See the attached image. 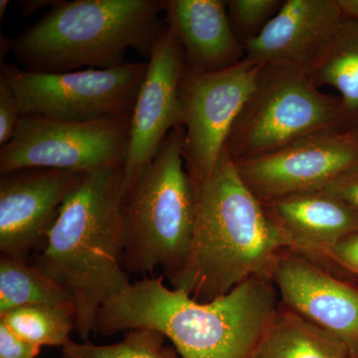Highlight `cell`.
<instances>
[{
  "mask_svg": "<svg viewBox=\"0 0 358 358\" xmlns=\"http://www.w3.org/2000/svg\"><path fill=\"white\" fill-rule=\"evenodd\" d=\"M164 278L143 277L106 301L95 334L152 329L164 334L181 358H252L281 307L270 277L250 278L205 303L169 289Z\"/></svg>",
  "mask_w": 358,
  "mask_h": 358,
  "instance_id": "6da1fadb",
  "label": "cell"
},
{
  "mask_svg": "<svg viewBox=\"0 0 358 358\" xmlns=\"http://www.w3.org/2000/svg\"><path fill=\"white\" fill-rule=\"evenodd\" d=\"M353 134V136H355V138H357V140H358V131H357V133H355V134Z\"/></svg>",
  "mask_w": 358,
  "mask_h": 358,
  "instance_id": "f546056e",
  "label": "cell"
},
{
  "mask_svg": "<svg viewBox=\"0 0 358 358\" xmlns=\"http://www.w3.org/2000/svg\"><path fill=\"white\" fill-rule=\"evenodd\" d=\"M20 119L15 94L6 80L0 77V147L13 140Z\"/></svg>",
  "mask_w": 358,
  "mask_h": 358,
  "instance_id": "603a6c76",
  "label": "cell"
},
{
  "mask_svg": "<svg viewBox=\"0 0 358 358\" xmlns=\"http://www.w3.org/2000/svg\"><path fill=\"white\" fill-rule=\"evenodd\" d=\"M272 280L285 307L358 352V288L292 251L278 259Z\"/></svg>",
  "mask_w": 358,
  "mask_h": 358,
  "instance_id": "4fadbf2b",
  "label": "cell"
},
{
  "mask_svg": "<svg viewBox=\"0 0 358 358\" xmlns=\"http://www.w3.org/2000/svg\"><path fill=\"white\" fill-rule=\"evenodd\" d=\"M343 13L336 0H285L263 32L245 46L256 64H285L310 74L333 41Z\"/></svg>",
  "mask_w": 358,
  "mask_h": 358,
  "instance_id": "5bb4252c",
  "label": "cell"
},
{
  "mask_svg": "<svg viewBox=\"0 0 358 358\" xmlns=\"http://www.w3.org/2000/svg\"><path fill=\"white\" fill-rule=\"evenodd\" d=\"M162 13L164 0H59L15 38L1 37V48L27 72L112 69L129 49L148 60L166 29Z\"/></svg>",
  "mask_w": 358,
  "mask_h": 358,
  "instance_id": "277c9868",
  "label": "cell"
},
{
  "mask_svg": "<svg viewBox=\"0 0 358 358\" xmlns=\"http://www.w3.org/2000/svg\"></svg>",
  "mask_w": 358,
  "mask_h": 358,
  "instance_id": "1f68e13d",
  "label": "cell"
},
{
  "mask_svg": "<svg viewBox=\"0 0 358 358\" xmlns=\"http://www.w3.org/2000/svg\"><path fill=\"white\" fill-rule=\"evenodd\" d=\"M59 358H181L167 338L152 329H136L126 333L119 343L95 345L71 341L61 348Z\"/></svg>",
  "mask_w": 358,
  "mask_h": 358,
  "instance_id": "44dd1931",
  "label": "cell"
},
{
  "mask_svg": "<svg viewBox=\"0 0 358 358\" xmlns=\"http://www.w3.org/2000/svg\"><path fill=\"white\" fill-rule=\"evenodd\" d=\"M252 358H352L345 343L281 303Z\"/></svg>",
  "mask_w": 358,
  "mask_h": 358,
  "instance_id": "e0dca14e",
  "label": "cell"
},
{
  "mask_svg": "<svg viewBox=\"0 0 358 358\" xmlns=\"http://www.w3.org/2000/svg\"><path fill=\"white\" fill-rule=\"evenodd\" d=\"M164 13L166 27L182 47L186 69L220 72L246 58L223 0H164Z\"/></svg>",
  "mask_w": 358,
  "mask_h": 358,
  "instance_id": "2e32d148",
  "label": "cell"
},
{
  "mask_svg": "<svg viewBox=\"0 0 358 358\" xmlns=\"http://www.w3.org/2000/svg\"><path fill=\"white\" fill-rule=\"evenodd\" d=\"M185 54L169 28L155 43L131 114V138L124 166V186L152 164L169 134L183 124L179 82Z\"/></svg>",
  "mask_w": 358,
  "mask_h": 358,
  "instance_id": "7c38bea8",
  "label": "cell"
},
{
  "mask_svg": "<svg viewBox=\"0 0 358 358\" xmlns=\"http://www.w3.org/2000/svg\"><path fill=\"white\" fill-rule=\"evenodd\" d=\"M194 186L196 216L185 267L169 281L194 300L210 301L250 278H272L288 240L254 196L224 148L213 173Z\"/></svg>",
  "mask_w": 358,
  "mask_h": 358,
  "instance_id": "7a4b0ae2",
  "label": "cell"
},
{
  "mask_svg": "<svg viewBox=\"0 0 358 358\" xmlns=\"http://www.w3.org/2000/svg\"><path fill=\"white\" fill-rule=\"evenodd\" d=\"M329 259L358 275V231L341 240L331 250Z\"/></svg>",
  "mask_w": 358,
  "mask_h": 358,
  "instance_id": "484cf974",
  "label": "cell"
},
{
  "mask_svg": "<svg viewBox=\"0 0 358 358\" xmlns=\"http://www.w3.org/2000/svg\"><path fill=\"white\" fill-rule=\"evenodd\" d=\"M315 86L333 87L339 93L343 129L358 131V20H343L333 41L308 74Z\"/></svg>",
  "mask_w": 358,
  "mask_h": 358,
  "instance_id": "ac0fdd59",
  "label": "cell"
},
{
  "mask_svg": "<svg viewBox=\"0 0 358 358\" xmlns=\"http://www.w3.org/2000/svg\"><path fill=\"white\" fill-rule=\"evenodd\" d=\"M69 292L30 261L0 257V315L36 305H69Z\"/></svg>",
  "mask_w": 358,
  "mask_h": 358,
  "instance_id": "d6986e66",
  "label": "cell"
},
{
  "mask_svg": "<svg viewBox=\"0 0 358 358\" xmlns=\"http://www.w3.org/2000/svg\"><path fill=\"white\" fill-rule=\"evenodd\" d=\"M122 192L124 166L85 174L43 250L30 261L72 296L75 331L83 341L95 334L103 303L131 284L122 265Z\"/></svg>",
  "mask_w": 358,
  "mask_h": 358,
  "instance_id": "3957f363",
  "label": "cell"
},
{
  "mask_svg": "<svg viewBox=\"0 0 358 358\" xmlns=\"http://www.w3.org/2000/svg\"><path fill=\"white\" fill-rule=\"evenodd\" d=\"M147 62H126L112 69L61 74L32 73L1 60L0 77L13 90L21 117L62 122H93L133 114Z\"/></svg>",
  "mask_w": 358,
  "mask_h": 358,
  "instance_id": "52a82bcc",
  "label": "cell"
},
{
  "mask_svg": "<svg viewBox=\"0 0 358 358\" xmlns=\"http://www.w3.org/2000/svg\"><path fill=\"white\" fill-rule=\"evenodd\" d=\"M9 3H10L9 0H0V20H3V15L6 13Z\"/></svg>",
  "mask_w": 358,
  "mask_h": 358,
  "instance_id": "f1b7e54d",
  "label": "cell"
},
{
  "mask_svg": "<svg viewBox=\"0 0 358 358\" xmlns=\"http://www.w3.org/2000/svg\"><path fill=\"white\" fill-rule=\"evenodd\" d=\"M262 204L288 240L289 251L313 262L329 259L341 240L358 231V211L326 188L294 193Z\"/></svg>",
  "mask_w": 358,
  "mask_h": 358,
  "instance_id": "9a60e30c",
  "label": "cell"
},
{
  "mask_svg": "<svg viewBox=\"0 0 358 358\" xmlns=\"http://www.w3.org/2000/svg\"><path fill=\"white\" fill-rule=\"evenodd\" d=\"M285 0H227L228 18L235 36L246 46L279 13Z\"/></svg>",
  "mask_w": 358,
  "mask_h": 358,
  "instance_id": "7402d4cb",
  "label": "cell"
},
{
  "mask_svg": "<svg viewBox=\"0 0 358 358\" xmlns=\"http://www.w3.org/2000/svg\"><path fill=\"white\" fill-rule=\"evenodd\" d=\"M345 17L358 20V0H336Z\"/></svg>",
  "mask_w": 358,
  "mask_h": 358,
  "instance_id": "83f0119b",
  "label": "cell"
},
{
  "mask_svg": "<svg viewBox=\"0 0 358 358\" xmlns=\"http://www.w3.org/2000/svg\"><path fill=\"white\" fill-rule=\"evenodd\" d=\"M41 348L20 338L0 322V358H37Z\"/></svg>",
  "mask_w": 358,
  "mask_h": 358,
  "instance_id": "cb8c5ba5",
  "label": "cell"
},
{
  "mask_svg": "<svg viewBox=\"0 0 358 358\" xmlns=\"http://www.w3.org/2000/svg\"><path fill=\"white\" fill-rule=\"evenodd\" d=\"M59 0H20V6L23 15L30 16L45 6L53 7Z\"/></svg>",
  "mask_w": 358,
  "mask_h": 358,
  "instance_id": "4316f807",
  "label": "cell"
},
{
  "mask_svg": "<svg viewBox=\"0 0 358 358\" xmlns=\"http://www.w3.org/2000/svg\"><path fill=\"white\" fill-rule=\"evenodd\" d=\"M131 115L93 122L23 115L13 140L0 147V176L24 169L91 173L124 166Z\"/></svg>",
  "mask_w": 358,
  "mask_h": 358,
  "instance_id": "ba28073f",
  "label": "cell"
},
{
  "mask_svg": "<svg viewBox=\"0 0 358 358\" xmlns=\"http://www.w3.org/2000/svg\"><path fill=\"white\" fill-rule=\"evenodd\" d=\"M327 131H343L339 96L320 91L303 71L263 64L225 150L239 164Z\"/></svg>",
  "mask_w": 358,
  "mask_h": 358,
  "instance_id": "8992f818",
  "label": "cell"
},
{
  "mask_svg": "<svg viewBox=\"0 0 358 358\" xmlns=\"http://www.w3.org/2000/svg\"><path fill=\"white\" fill-rule=\"evenodd\" d=\"M357 164V138L346 131H327L235 166L250 192L266 203L294 193L322 189Z\"/></svg>",
  "mask_w": 358,
  "mask_h": 358,
  "instance_id": "30bf717a",
  "label": "cell"
},
{
  "mask_svg": "<svg viewBox=\"0 0 358 358\" xmlns=\"http://www.w3.org/2000/svg\"><path fill=\"white\" fill-rule=\"evenodd\" d=\"M324 188L358 211V164L341 174Z\"/></svg>",
  "mask_w": 358,
  "mask_h": 358,
  "instance_id": "d4e9b609",
  "label": "cell"
},
{
  "mask_svg": "<svg viewBox=\"0 0 358 358\" xmlns=\"http://www.w3.org/2000/svg\"><path fill=\"white\" fill-rule=\"evenodd\" d=\"M352 358H358V352L357 353V355H355V357H353Z\"/></svg>",
  "mask_w": 358,
  "mask_h": 358,
  "instance_id": "4dcf8cb0",
  "label": "cell"
},
{
  "mask_svg": "<svg viewBox=\"0 0 358 358\" xmlns=\"http://www.w3.org/2000/svg\"><path fill=\"white\" fill-rule=\"evenodd\" d=\"M76 310L69 305H36L14 308L0 315V322L33 345L62 348L75 331Z\"/></svg>",
  "mask_w": 358,
  "mask_h": 358,
  "instance_id": "ffe728a7",
  "label": "cell"
},
{
  "mask_svg": "<svg viewBox=\"0 0 358 358\" xmlns=\"http://www.w3.org/2000/svg\"><path fill=\"white\" fill-rule=\"evenodd\" d=\"M24 169L0 176V252L31 261L43 250L61 209L85 174Z\"/></svg>",
  "mask_w": 358,
  "mask_h": 358,
  "instance_id": "8fae6325",
  "label": "cell"
},
{
  "mask_svg": "<svg viewBox=\"0 0 358 358\" xmlns=\"http://www.w3.org/2000/svg\"><path fill=\"white\" fill-rule=\"evenodd\" d=\"M185 136L183 124L174 129L152 164L124 186L122 265L129 275L162 268L171 281L189 255L196 195L183 159Z\"/></svg>",
  "mask_w": 358,
  "mask_h": 358,
  "instance_id": "5b68a950",
  "label": "cell"
},
{
  "mask_svg": "<svg viewBox=\"0 0 358 358\" xmlns=\"http://www.w3.org/2000/svg\"><path fill=\"white\" fill-rule=\"evenodd\" d=\"M260 67L246 58L220 72L195 73L185 67L178 95L185 129L183 159L193 185L215 171Z\"/></svg>",
  "mask_w": 358,
  "mask_h": 358,
  "instance_id": "9c48e42d",
  "label": "cell"
}]
</instances>
